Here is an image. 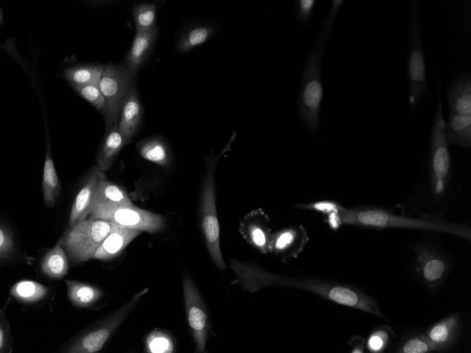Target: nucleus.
I'll list each match as a JSON object with an SVG mask.
<instances>
[{"label":"nucleus","instance_id":"1","mask_svg":"<svg viewBox=\"0 0 471 353\" xmlns=\"http://www.w3.org/2000/svg\"><path fill=\"white\" fill-rule=\"evenodd\" d=\"M339 214L342 224L363 228H403L446 232L470 240V229L438 218H412L396 216L376 207H343Z\"/></svg>","mask_w":471,"mask_h":353},{"label":"nucleus","instance_id":"2","mask_svg":"<svg viewBox=\"0 0 471 353\" xmlns=\"http://www.w3.org/2000/svg\"><path fill=\"white\" fill-rule=\"evenodd\" d=\"M326 44L317 39L306 59L300 85L299 113L302 121L314 134L319 124L323 98L322 63Z\"/></svg>","mask_w":471,"mask_h":353},{"label":"nucleus","instance_id":"3","mask_svg":"<svg viewBox=\"0 0 471 353\" xmlns=\"http://www.w3.org/2000/svg\"><path fill=\"white\" fill-rule=\"evenodd\" d=\"M407 75L408 102L413 113L421 99L429 94L421 35L419 2L411 1L409 9Z\"/></svg>","mask_w":471,"mask_h":353},{"label":"nucleus","instance_id":"4","mask_svg":"<svg viewBox=\"0 0 471 353\" xmlns=\"http://www.w3.org/2000/svg\"><path fill=\"white\" fill-rule=\"evenodd\" d=\"M231 140L219 156L212 154L208 157L200 201L201 226L204 240L212 261L220 271H224L226 266L220 249V228L216 209L214 173L218 159L224 152L229 149Z\"/></svg>","mask_w":471,"mask_h":353},{"label":"nucleus","instance_id":"5","mask_svg":"<svg viewBox=\"0 0 471 353\" xmlns=\"http://www.w3.org/2000/svg\"><path fill=\"white\" fill-rule=\"evenodd\" d=\"M111 228L109 221L87 218L71 226L59 242L71 261L85 262L94 258Z\"/></svg>","mask_w":471,"mask_h":353},{"label":"nucleus","instance_id":"6","mask_svg":"<svg viewBox=\"0 0 471 353\" xmlns=\"http://www.w3.org/2000/svg\"><path fill=\"white\" fill-rule=\"evenodd\" d=\"M137 72L128 68L124 62L106 65L99 85L106 100L104 115L106 133L118 124L123 104L135 87Z\"/></svg>","mask_w":471,"mask_h":353},{"label":"nucleus","instance_id":"7","mask_svg":"<svg viewBox=\"0 0 471 353\" xmlns=\"http://www.w3.org/2000/svg\"><path fill=\"white\" fill-rule=\"evenodd\" d=\"M445 125L442 104L439 97L429 148L430 187L435 197L444 196L451 175V159Z\"/></svg>","mask_w":471,"mask_h":353},{"label":"nucleus","instance_id":"8","mask_svg":"<svg viewBox=\"0 0 471 353\" xmlns=\"http://www.w3.org/2000/svg\"><path fill=\"white\" fill-rule=\"evenodd\" d=\"M147 291L148 288H145L135 293L109 317L80 335L66 352L94 353L100 351Z\"/></svg>","mask_w":471,"mask_h":353},{"label":"nucleus","instance_id":"9","mask_svg":"<svg viewBox=\"0 0 471 353\" xmlns=\"http://www.w3.org/2000/svg\"><path fill=\"white\" fill-rule=\"evenodd\" d=\"M88 218L109 221L121 226L157 233L165 227L162 215L148 211L136 206H117L107 204L95 205Z\"/></svg>","mask_w":471,"mask_h":353},{"label":"nucleus","instance_id":"10","mask_svg":"<svg viewBox=\"0 0 471 353\" xmlns=\"http://www.w3.org/2000/svg\"><path fill=\"white\" fill-rule=\"evenodd\" d=\"M183 292L187 321L197 352H204L211 325L207 306L195 285L189 277L183 279Z\"/></svg>","mask_w":471,"mask_h":353},{"label":"nucleus","instance_id":"11","mask_svg":"<svg viewBox=\"0 0 471 353\" xmlns=\"http://www.w3.org/2000/svg\"><path fill=\"white\" fill-rule=\"evenodd\" d=\"M309 241L302 225H291L271 233L269 252L283 261L296 258Z\"/></svg>","mask_w":471,"mask_h":353},{"label":"nucleus","instance_id":"12","mask_svg":"<svg viewBox=\"0 0 471 353\" xmlns=\"http://www.w3.org/2000/svg\"><path fill=\"white\" fill-rule=\"evenodd\" d=\"M239 232L246 242L261 253L269 252L271 235L270 219L261 208L247 213L240 221Z\"/></svg>","mask_w":471,"mask_h":353},{"label":"nucleus","instance_id":"13","mask_svg":"<svg viewBox=\"0 0 471 353\" xmlns=\"http://www.w3.org/2000/svg\"><path fill=\"white\" fill-rule=\"evenodd\" d=\"M142 232L111 222V230L96 251L93 259L109 261L116 258Z\"/></svg>","mask_w":471,"mask_h":353},{"label":"nucleus","instance_id":"14","mask_svg":"<svg viewBox=\"0 0 471 353\" xmlns=\"http://www.w3.org/2000/svg\"><path fill=\"white\" fill-rule=\"evenodd\" d=\"M91 171L75 198L69 216V227L87 219L92 211L97 182L105 174L97 165Z\"/></svg>","mask_w":471,"mask_h":353},{"label":"nucleus","instance_id":"15","mask_svg":"<svg viewBox=\"0 0 471 353\" xmlns=\"http://www.w3.org/2000/svg\"><path fill=\"white\" fill-rule=\"evenodd\" d=\"M143 108L137 91L133 88L125 99L120 114L118 130L126 144L129 143L137 132L142 116Z\"/></svg>","mask_w":471,"mask_h":353},{"label":"nucleus","instance_id":"16","mask_svg":"<svg viewBox=\"0 0 471 353\" xmlns=\"http://www.w3.org/2000/svg\"><path fill=\"white\" fill-rule=\"evenodd\" d=\"M446 98L451 111L471 114V75L463 73L458 75L446 91Z\"/></svg>","mask_w":471,"mask_h":353},{"label":"nucleus","instance_id":"17","mask_svg":"<svg viewBox=\"0 0 471 353\" xmlns=\"http://www.w3.org/2000/svg\"><path fill=\"white\" fill-rule=\"evenodd\" d=\"M157 35V27L149 31L136 32L131 47L123 61L134 70L138 71L147 61Z\"/></svg>","mask_w":471,"mask_h":353},{"label":"nucleus","instance_id":"18","mask_svg":"<svg viewBox=\"0 0 471 353\" xmlns=\"http://www.w3.org/2000/svg\"><path fill=\"white\" fill-rule=\"evenodd\" d=\"M447 142L464 148L471 147V114L450 111L445 125Z\"/></svg>","mask_w":471,"mask_h":353},{"label":"nucleus","instance_id":"19","mask_svg":"<svg viewBox=\"0 0 471 353\" xmlns=\"http://www.w3.org/2000/svg\"><path fill=\"white\" fill-rule=\"evenodd\" d=\"M99 204L117 206H133L130 198L123 188L108 180L106 175L97 182L92 208Z\"/></svg>","mask_w":471,"mask_h":353},{"label":"nucleus","instance_id":"20","mask_svg":"<svg viewBox=\"0 0 471 353\" xmlns=\"http://www.w3.org/2000/svg\"><path fill=\"white\" fill-rule=\"evenodd\" d=\"M417 258L422 275L427 283H435L443 277L446 264L436 252L428 247H420L417 249Z\"/></svg>","mask_w":471,"mask_h":353},{"label":"nucleus","instance_id":"21","mask_svg":"<svg viewBox=\"0 0 471 353\" xmlns=\"http://www.w3.org/2000/svg\"><path fill=\"white\" fill-rule=\"evenodd\" d=\"M67 295L71 304L78 308H87L97 302L102 297V291L94 285L66 280Z\"/></svg>","mask_w":471,"mask_h":353},{"label":"nucleus","instance_id":"22","mask_svg":"<svg viewBox=\"0 0 471 353\" xmlns=\"http://www.w3.org/2000/svg\"><path fill=\"white\" fill-rule=\"evenodd\" d=\"M125 144L126 142L118 130V125H115L106 132V137L96 159L102 171L105 172L109 169Z\"/></svg>","mask_w":471,"mask_h":353},{"label":"nucleus","instance_id":"23","mask_svg":"<svg viewBox=\"0 0 471 353\" xmlns=\"http://www.w3.org/2000/svg\"><path fill=\"white\" fill-rule=\"evenodd\" d=\"M68 268V256L59 241L44 254L41 270L47 277L59 280L66 275Z\"/></svg>","mask_w":471,"mask_h":353},{"label":"nucleus","instance_id":"24","mask_svg":"<svg viewBox=\"0 0 471 353\" xmlns=\"http://www.w3.org/2000/svg\"><path fill=\"white\" fill-rule=\"evenodd\" d=\"M218 30V26L213 23L192 26L181 36L177 43V51L180 53H185L204 44L213 37Z\"/></svg>","mask_w":471,"mask_h":353},{"label":"nucleus","instance_id":"25","mask_svg":"<svg viewBox=\"0 0 471 353\" xmlns=\"http://www.w3.org/2000/svg\"><path fill=\"white\" fill-rule=\"evenodd\" d=\"M42 186L45 204L48 207L54 206L60 194L61 184L49 147L45 154Z\"/></svg>","mask_w":471,"mask_h":353},{"label":"nucleus","instance_id":"26","mask_svg":"<svg viewBox=\"0 0 471 353\" xmlns=\"http://www.w3.org/2000/svg\"><path fill=\"white\" fill-rule=\"evenodd\" d=\"M105 66L103 64H89L69 67L64 70L63 76L71 86L99 85Z\"/></svg>","mask_w":471,"mask_h":353},{"label":"nucleus","instance_id":"27","mask_svg":"<svg viewBox=\"0 0 471 353\" xmlns=\"http://www.w3.org/2000/svg\"><path fill=\"white\" fill-rule=\"evenodd\" d=\"M137 150L143 159L159 166H166L171 161L168 146L160 137H150L139 142Z\"/></svg>","mask_w":471,"mask_h":353},{"label":"nucleus","instance_id":"28","mask_svg":"<svg viewBox=\"0 0 471 353\" xmlns=\"http://www.w3.org/2000/svg\"><path fill=\"white\" fill-rule=\"evenodd\" d=\"M48 292V287L31 280H20L10 289V295L12 297L25 304L39 302L47 295Z\"/></svg>","mask_w":471,"mask_h":353},{"label":"nucleus","instance_id":"29","mask_svg":"<svg viewBox=\"0 0 471 353\" xmlns=\"http://www.w3.org/2000/svg\"><path fill=\"white\" fill-rule=\"evenodd\" d=\"M458 317L450 316L434 325L427 332V338L431 346L444 347L453 340Z\"/></svg>","mask_w":471,"mask_h":353},{"label":"nucleus","instance_id":"30","mask_svg":"<svg viewBox=\"0 0 471 353\" xmlns=\"http://www.w3.org/2000/svg\"><path fill=\"white\" fill-rule=\"evenodd\" d=\"M157 5L154 3H141L133 8L136 32L149 31L156 25Z\"/></svg>","mask_w":471,"mask_h":353},{"label":"nucleus","instance_id":"31","mask_svg":"<svg viewBox=\"0 0 471 353\" xmlns=\"http://www.w3.org/2000/svg\"><path fill=\"white\" fill-rule=\"evenodd\" d=\"M175 344L173 337L166 331L154 329L147 336L145 350L150 353H171Z\"/></svg>","mask_w":471,"mask_h":353},{"label":"nucleus","instance_id":"32","mask_svg":"<svg viewBox=\"0 0 471 353\" xmlns=\"http://www.w3.org/2000/svg\"><path fill=\"white\" fill-rule=\"evenodd\" d=\"M71 87L84 99L92 104L102 115H104L106 110V100L99 85H73Z\"/></svg>","mask_w":471,"mask_h":353},{"label":"nucleus","instance_id":"33","mask_svg":"<svg viewBox=\"0 0 471 353\" xmlns=\"http://www.w3.org/2000/svg\"><path fill=\"white\" fill-rule=\"evenodd\" d=\"M343 0H333L329 13L322 24L318 39L326 44L328 39L332 32L335 19L338 15L340 8L343 4Z\"/></svg>","mask_w":471,"mask_h":353},{"label":"nucleus","instance_id":"34","mask_svg":"<svg viewBox=\"0 0 471 353\" xmlns=\"http://www.w3.org/2000/svg\"><path fill=\"white\" fill-rule=\"evenodd\" d=\"M317 1L298 0L293 3L294 11L298 22L304 26H308L313 16Z\"/></svg>","mask_w":471,"mask_h":353},{"label":"nucleus","instance_id":"35","mask_svg":"<svg viewBox=\"0 0 471 353\" xmlns=\"http://www.w3.org/2000/svg\"><path fill=\"white\" fill-rule=\"evenodd\" d=\"M293 207L314 211L325 216L333 211H339L343 208L341 204L333 200H321L310 204H295Z\"/></svg>","mask_w":471,"mask_h":353},{"label":"nucleus","instance_id":"36","mask_svg":"<svg viewBox=\"0 0 471 353\" xmlns=\"http://www.w3.org/2000/svg\"><path fill=\"white\" fill-rule=\"evenodd\" d=\"M15 249V242L12 233L3 224L0 228V257L6 259Z\"/></svg>","mask_w":471,"mask_h":353},{"label":"nucleus","instance_id":"37","mask_svg":"<svg viewBox=\"0 0 471 353\" xmlns=\"http://www.w3.org/2000/svg\"><path fill=\"white\" fill-rule=\"evenodd\" d=\"M12 341L11 338L10 326L3 310L1 311L0 321V352H11Z\"/></svg>","mask_w":471,"mask_h":353},{"label":"nucleus","instance_id":"38","mask_svg":"<svg viewBox=\"0 0 471 353\" xmlns=\"http://www.w3.org/2000/svg\"><path fill=\"white\" fill-rule=\"evenodd\" d=\"M432 347L427 340L422 338L415 337L408 340L402 347L404 353H424L428 352Z\"/></svg>","mask_w":471,"mask_h":353},{"label":"nucleus","instance_id":"39","mask_svg":"<svg viewBox=\"0 0 471 353\" xmlns=\"http://www.w3.org/2000/svg\"><path fill=\"white\" fill-rule=\"evenodd\" d=\"M387 335L384 331H376L369 338L368 348L374 352H379L385 345Z\"/></svg>","mask_w":471,"mask_h":353},{"label":"nucleus","instance_id":"40","mask_svg":"<svg viewBox=\"0 0 471 353\" xmlns=\"http://www.w3.org/2000/svg\"><path fill=\"white\" fill-rule=\"evenodd\" d=\"M339 211H333L326 215L325 223L334 230H337L342 224Z\"/></svg>","mask_w":471,"mask_h":353},{"label":"nucleus","instance_id":"41","mask_svg":"<svg viewBox=\"0 0 471 353\" xmlns=\"http://www.w3.org/2000/svg\"><path fill=\"white\" fill-rule=\"evenodd\" d=\"M364 340L360 336L353 337L349 344L352 346L351 352H363Z\"/></svg>","mask_w":471,"mask_h":353}]
</instances>
